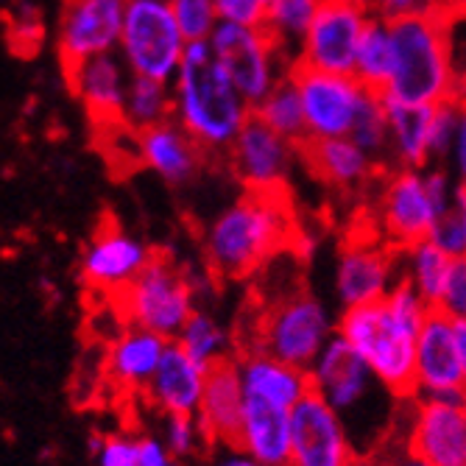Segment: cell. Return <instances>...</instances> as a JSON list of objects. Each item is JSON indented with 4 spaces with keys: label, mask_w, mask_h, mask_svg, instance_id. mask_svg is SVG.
<instances>
[{
    "label": "cell",
    "mask_w": 466,
    "mask_h": 466,
    "mask_svg": "<svg viewBox=\"0 0 466 466\" xmlns=\"http://www.w3.org/2000/svg\"><path fill=\"white\" fill-rule=\"evenodd\" d=\"M201 251L207 274L218 282L248 279L288 251L308 258V232L288 179L243 187V196L204 232Z\"/></svg>",
    "instance_id": "obj_1"
},
{
    "label": "cell",
    "mask_w": 466,
    "mask_h": 466,
    "mask_svg": "<svg viewBox=\"0 0 466 466\" xmlns=\"http://www.w3.org/2000/svg\"><path fill=\"white\" fill-rule=\"evenodd\" d=\"M308 374L313 391L341 416L360 461L374 458L397 439L410 397L394 394L344 338L335 335Z\"/></svg>",
    "instance_id": "obj_2"
},
{
    "label": "cell",
    "mask_w": 466,
    "mask_h": 466,
    "mask_svg": "<svg viewBox=\"0 0 466 466\" xmlns=\"http://www.w3.org/2000/svg\"><path fill=\"white\" fill-rule=\"evenodd\" d=\"M431 310L433 308L400 279L386 299L344 310L338 319V338H344L394 394L408 400L413 397L419 335Z\"/></svg>",
    "instance_id": "obj_3"
},
{
    "label": "cell",
    "mask_w": 466,
    "mask_h": 466,
    "mask_svg": "<svg viewBox=\"0 0 466 466\" xmlns=\"http://www.w3.org/2000/svg\"><path fill=\"white\" fill-rule=\"evenodd\" d=\"M251 302V332L238 341V352L260 350L310 371L338 335V321L329 319L324 305L305 288L296 271L279 274V285L254 288Z\"/></svg>",
    "instance_id": "obj_4"
},
{
    "label": "cell",
    "mask_w": 466,
    "mask_h": 466,
    "mask_svg": "<svg viewBox=\"0 0 466 466\" xmlns=\"http://www.w3.org/2000/svg\"><path fill=\"white\" fill-rule=\"evenodd\" d=\"M179 120L209 157V171H227V154L246 123L251 104L235 87L209 42H187L177 93Z\"/></svg>",
    "instance_id": "obj_5"
},
{
    "label": "cell",
    "mask_w": 466,
    "mask_h": 466,
    "mask_svg": "<svg viewBox=\"0 0 466 466\" xmlns=\"http://www.w3.org/2000/svg\"><path fill=\"white\" fill-rule=\"evenodd\" d=\"M391 31L397 70L386 98L408 106L458 104V73L452 67V25L439 0L425 12L386 23Z\"/></svg>",
    "instance_id": "obj_6"
},
{
    "label": "cell",
    "mask_w": 466,
    "mask_h": 466,
    "mask_svg": "<svg viewBox=\"0 0 466 466\" xmlns=\"http://www.w3.org/2000/svg\"><path fill=\"white\" fill-rule=\"evenodd\" d=\"M106 302L126 324L154 329L167 341H177L196 310V279L187 268L177 266L174 254L157 248L140 277Z\"/></svg>",
    "instance_id": "obj_7"
},
{
    "label": "cell",
    "mask_w": 466,
    "mask_h": 466,
    "mask_svg": "<svg viewBox=\"0 0 466 466\" xmlns=\"http://www.w3.org/2000/svg\"><path fill=\"white\" fill-rule=\"evenodd\" d=\"M450 201L452 198L447 193L444 174H431L428 179H421L416 171L405 167L386 179L371 207L386 243L402 254L421 240H431L433 227Z\"/></svg>",
    "instance_id": "obj_8"
},
{
    "label": "cell",
    "mask_w": 466,
    "mask_h": 466,
    "mask_svg": "<svg viewBox=\"0 0 466 466\" xmlns=\"http://www.w3.org/2000/svg\"><path fill=\"white\" fill-rule=\"evenodd\" d=\"M305 171L338 201H366L371 190H380L397 167L371 162L355 140L344 137H305L293 146Z\"/></svg>",
    "instance_id": "obj_9"
},
{
    "label": "cell",
    "mask_w": 466,
    "mask_h": 466,
    "mask_svg": "<svg viewBox=\"0 0 466 466\" xmlns=\"http://www.w3.org/2000/svg\"><path fill=\"white\" fill-rule=\"evenodd\" d=\"M126 0H62L59 12V65L70 96L93 56L106 54L112 42L123 36Z\"/></svg>",
    "instance_id": "obj_10"
},
{
    "label": "cell",
    "mask_w": 466,
    "mask_h": 466,
    "mask_svg": "<svg viewBox=\"0 0 466 466\" xmlns=\"http://www.w3.org/2000/svg\"><path fill=\"white\" fill-rule=\"evenodd\" d=\"M397 439L421 466H466V421L461 400L410 397Z\"/></svg>",
    "instance_id": "obj_11"
},
{
    "label": "cell",
    "mask_w": 466,
    "mask_h": 466,
    "mask_svg": "<svg viewBox=\"0 0 466 466\" xmlns=\"http://www.w3.org/2000/svg\"><path fill=\"white\" fill-rule=\"evenodd\" d=\"M154 251L157 246H146L137 238L126 235L112 209H104L93 229V238L81 251V282L109 299V296H115L140 277V271L151 263Z\"/></svg>",
    "instance_id": "obj_12"
},
{
    "label": "cell",
    "mask_w": 466,
    "mask_h": 466,
    "mask_svg": "<svg viewBox=\"0 0 466 466\" xmlns=\"http://www.w3.org/2000/svg\"><path fill=\"white\" fill-rule=\"evenodd\" d=\"M182 25L159 0H132L123 23V48L137 76L165 81L182 62Z\"/></svg>",
    "instance_id": "obj_13"
},
{
    "label": "cell",
    "mask_w": 466,
    "mask_h": 466,
    "mask_svg": "<svg viewBox=\"0 0 466 466\" xmlns=\"http://www.w3.org/2000/svg\"><path fill=\"white\" fill-rule=\"evenodd\" d=\"M213 48L243 98L251 106H260L274 90L271 59L285 48L282 34L268 23L258 28L224 23L213 34Z\"/></svg>",
    "instance_id": "obj_14"
},
{
    "label": "cell",
    "mask_w": 466,
    "mask_h": 466,
    "mask_svg": "<svg viewBox=\"0 0 466 466\" xmlns=\"http://www.w3.org/2000/svg\"><path fill=\"white\" fill-rule=\"evenodd\" d=\"M290 81L299 87L308 129L316 137H344L352 135V126L363 101V84L355 76H338L313 70L302 62H290Z\"/></svg>",
    "instance_id": "obj_15"
},
{
    "label": "cell",
    "mask_w": 466,
    "mask_h": 466,
    "mask_svg": "<svg viewBox=\"0 0 466 466\" xmlns=\"http://www.w3.org/2000/svg\"><path fill=\"white\" fill-rule=\"evenodd\" d=\"M360 455L338 416L316 391L290 413V466H358Z\"/></svg>",
    "instance_id": "obj_16"
},
{
    "label": "cell",
    "mask_w": 466,
    "mask_h": 466,
    "mask_svg": "<svg viewBox=\"0 0 466 466\" xmlns=\"http://www.w3.org/2000/svg\"><path fill=\"white\" fill-rule=\"evenodd\" d=\"M466 394V374L458 358L455 321L439 308L431 310L416 347L413 397L419 400H461Z\"/></svg>",
    "instance_id": "obj_17"
},
{
    "label": "cell",
    "mask_w": 466,
    "mask_h": 466,
    "mask_svg": "<svg viewBox=\"0 0 466 466\" xmlns=\"http://www.w3.org/2000/svg\"><path fill=\"white\" fill-rule=\"evenodd\" d=\"M363 25L366 17L360 9L344 4V0H324L313 17V25L305 36V48L296 62L324 73L355 76L358 42Z\"/></svg>",
    "instance_id": "obj_18"
},
{
    "label": "cell",
    "mask_w": 466,
    "mask_h": 466,
    "mask_svg": "<svg viewBox=\"0 0 466 466\" xmlns=\"http://www.w3.org/2000/svg\"><path fill=\"white\" fill-rule=\"evenodd\" d=\"M290 154L293 146L251 106L227 154V174H232L243 187L282 182L288 177Z\"/></svg>",
    "instance_id": "obj_19"
},
{
    "label": "cell",
    "mask_w": 466,
    "mask_h": 466,
    "mask_svg": "<svg viewBox=\"0 0 466 466\" xmlns=\"http://www.w3.org/2000/svg\"><path fill=\"white\" fill-rule=\"evenodd\" d=\"M207 366L190 358L177 341H171L140 397L157 416H196L207 389Z\"/></svg>",
    "instance_id": "obj_20"
},
{
    "label": "cell",
    "mask_w": 466,
    "mask_h": 466,
    "mask_svg": "<svg viewBox=\"0 0 466 466\" xmlns=\"http://www.w3.org/2000/svg\"><path fill=\"white\" fill-rule=\"evenodd\" d=\"M167 338H162L154 329L126 324L106 350V374L115 386L123 391H135L143 394L146 386L151 383L154 371L159 369L165 350H167Z\"/></svg>",
    "instance_id": "obj_21"
},
{
    "label": "cell",
    "mask_w": 466,
    "mask_h": 466,
    "mask_svg": "<svg viewBox=\"0 0 466 466\" xmlns=\"http://www.w3.org/2000/svg\"><path fill=\"white\" fill-rule=\"evenodd\" d=\"M235 366L246 397H260L282 408H296L310 391V374L299 366H290L268 352L243 350L235 355Z\"/></svg>",
    "instance_id": "obj_22"
},
{
    "label": "cell",
    "mask_w": 466,
    "mask_h": 466,
    "mask_svg": "<svg viewBox=\"0 0 466 466\" xmlns=\"http://www.w3.org/2000/svg\"><path fill=\"white\" fill-rule=\"evenodd\" d=\"M143 148L146 162L162 174L167 182H187L198 171H209V157L201 148V143L185 129L179 117H171L157 126H146L143 129Z\"/></svg>",
    "instance_id": "obj_23"
},
{
    "label": "cell",
    "mask_w": 466,
    "mask_h": 466,
    "mask_svg": "<svg viewBox=\"0 0 466 466\" xmlns=\"http://www.w3.org/2000/svg\"><path fill=\"white\" fill-rule=\"evenodd\" d=\"M290 408L246 397L238 431V447L251 452L263 466H290Z\"/></svg>",
    "instance_id": "obj_24"
},
{
    "label": "cell",
    "mask_w": 466,
    "mask_h": 466,
    "mask_svg": "<svg viewBox=\"0 0 466 466\" xmlns=\"http://www.w3.org/2000/svg\"><path fill=\"white\" fill-rule=\"evenodd\" d=\"M246 391L235 360L213 366L207 374V389L198 405V421L213 444H235L243 419Z\"/></svg>",
    "instance_id": "obj_25"
},
{
    "label": "cell",
    "mask_w": 466,
    "mask_h": 466,
    "mask_svg": "<svg viewBox=\"0 0 466 466\" xmlns=\"http://www.w3.org/2000/svg\"><path fill=\"white\" fill-rule=\"evenodd\" d=\"M76 98H81V104H84L87 129H98V126H112V123L129 120L126 98L120 90V70L109 54H98L84 65Z\"/></svg>",
    "instance_id": "obj_26"
},
{
    "label": "cell",
    "mask_w": 466,
    "mask_h": 466,
    "mask_svg": "<svg viewBox=\"0 0 466 466\" xmlns=\"http://www.w3.org/2000/svg\"><path fill=\"white\" fill-rule=\"evenodd\" d=\"M96 466H187L179 461L159 433L120 431L90 439Z\"/></svg>",
    "instance_id": "obj_27"
},
{
    "label": "cell",
    "mask_w": 466,
    "mask_h": 466,
    "mask_svg": "<svg viewBox=\"0 0 466 466\" xmlns=\"http://www.w3.org/2000/svg\"><path fill=\"white\" fill-rule=\"evenodd\" d=\"M383 101H386L389 123L397 135L400 159L410 167H421L433 157L436 120H439L441 104H436V106H408V104H400L394 98H383Z\"/></svg>",
    "instance_id": "obj_28"
},
{
    "label": "cell",
    "mask_w": 466,
    "mask_h": 466,
    "mask_svg": "<svg viewBox=\"0 0 466 466\" xmlns=\"http://www.w3.org/2000/svg\"><path fill=\"white\" fill-rule=\"evenodd\" d=\"M90 148L104 159L106 171L115 182L132 179L135 174L148 167L146 148H143V129L132 120L90 129Z\"/></svg>",
    "instance_id": "obj_29"
},
{
    "label": "cell",
    "mask_w": 466,
    "mask_h": 466,
    "mask_svg": "<svg viewBox=\"0 0 466 466\" xmlns=\"http://www.w3.org/2000/svg\"><path fill=\"white\" fill-rule=\"evenodd\" d=\"M394 70H397V54L386 20H366L358 42L355 78L371 96L386 98L394 81Z\"/></svg>",
    "instance_id": "obj_30"
},
{
    "label": "cell",
    "mask_w": 466,
    "mask_h": 466,
    "mask_svg": "<svg viewBox=\"0 0 466 466\" xmlns=\"http://www.w3.org/2000/svg\"><path fill=\"white\" fill-rule=\"evenodd\" d=\"M452 260L455 258H450L439 243L421 240L419 246L400 254V279H405L431 308H439L447 290Z\"/></svg>",
    "instance_id": "obj_31"
},
{
    "label": "cell",
    "mask_w": 466,
    "mask_h": 466,
    "mask_svg": "<svg viewBox=\"0 0 466 466\" xmlns=\"http://www.w3.org/2000/svg\"><path fill=\"white\" fill-rule=\"evenodd\" d=\"M177 344L207 369L235 360L238 355V335H232L213 313L198 310V308L193 310V316L177 335Z\"/></svg>",
    "instance_id": "obj_32"
},
{
    "label": "cell",
    "mask_w": 466,
    "mask_h": 466,
    "mask_svg": "<svg viewBox=\"0 0 466 466\" xmlns=\"http://www.w3.org/2000/svg\"><path fill=\"white\" fill-rule=\"evenodd\" d=\"M254 109H258L290 146H296V143H302L305 137H310L299 87H296V84L290 81L288 73L274 84V90L268 93V98L260 106H254Z\"/></svg>",
    "instance_id": "obj_33"
},
{
    "label": "cell",
    "mask_w": 466,
    "mask_h": 466,
    "mask_svg": "<svg viewBox=\"0 0 466 466\" xmlns=\"http://www.w3.org/2000/svg\"><path fill=\"white\" fill-rule=\"evenodd\" d=\"M126 112H129V120L135 126L146 129V126H157V123L177 117L179 106L174 98H167L162 81H154V78L135 73L129 96H126Z\"/></svg>",
    "instance_id": "obj_34"
},
{
    "label": "cell",
    "mask_w": 466,
    "mask_h": 466,
    "mask_svg": "<svg viewBox=\"0 0 466 466\" xmlns=\"http://www.w3.org/2000/svg\"><path fill=\"white\" fill-rule=\"evenodd\" d=\"M4 28L9 51L17 59H34L46 39V25H42V12L25 0H12L4 12Z\"/></svg>",
    "instance_id": "obj_35"
},
{
    "label": "cell",
    "mask_w": 466,
    "mask_h": 466,
    "mask_svg": "<svg viewBox=\"0 0 466 466\" xmlns=\"http://www.w3.org/2000/svg\"><path fill=\"white\" fill-rule=\"evenodd\" d=\"M159 419H162L159 436L179 461L190 463L213 450V441H209L207 431L201 428L198 416H159Z\"/></svg>",
    "instance_id": "obj_36"
},
{
    "label": "cell",
    "mask_w": 466,
    "mask_h": 466,
    "mask_svg": "<svg viewBox=\"0 0 466 466\" xmlns=\"http://www.w3.org/2000/svg\"><path fill=\"white\" fill-rule=\"evenodd\" d=\"M433 243H439L450 258H466V193L458 187L450 207L439 216L433 235Z\"/></svg>",
    "instance_id": "obj_37"
},
{
    "label": "cell",
    "mask_w": 466,
    "mask_h": 466,
    "mask_svg": "<svg viewBox=\"0 0 466 466\" xmlns=\"http://www.w3.org/2000/svg\"><path fill=\"white\" fill-rule=\"evenodd\" d=\"M321 4L324 0H268V25H274L282 39L308 36Z\"/></svg>",
    "instance_id": "obj_38"
},
{
    "label": "cell",
    "mask_w": 466,
    "mask_h": 466,
    "mask_svg": "<svg viewBox=\"0 0 466 466\" xmlns=\"http://www.w3.org/2000/svg\"><path fill=\"white\" fill-rule=\"evenodd\" d=\"M216 15L224 23L258 28L268 23V0H216Z\"/></svg>",
    "instance_id": "obj_39"
},
{
    "label": "cell",
    "mask_w": 466,
    "mask_h": 466,
    "mask_svg": "<svg viewBox=\"0 0 466 466\" xmlns=\"http://www.w3.org/2000/svg\"><path fill=\"white\" fill-rule=\"evenodd\" d=\"M439 310L452 321H466V258L452 260V271L447 279V290L439 302Z\"/></svg>",
    "instance_id": "obj_40"
},
{
    "label": "cell",
    "mask_w": 466,
    "mask_h": 466,
    "mask_svg": "<svg viewBox=\"0 0 466 466\" xmlns=\"http://www.w3.org/2000/svg\"><path fill=\"white\" fill-rule=\"evenodd\" d=\"M207 466H263V463L238 444H213V450L207 452Z\"/></svg>",
    "instance_id": "obj_41"
},
{
    "label": "cell",
    "mask_w": 466,
    "mask_h": 466,
    "mask_svg": "<svg viewBox=\"0 0 466 466\" xmlns=\"http://www.w3.org/2000/svg\"><path fill=\"white\" fill-rule=\"evenodd\" d=\"M431 6V0H377L374 9L380 15V20H397V17H408L416 12H425Z\"/></svg>",
    "instance_id": "obj_42"
},
{
    "label": "cell",
    "mask_w": 466,
    "mask_h": 466,
    "mask_svg": "<svg viewBox=\"0 0 466 466\" xmlns=\"http://www.w3.org/2000/svg\"><path fill=\"white\" fill-rule=\"evenodd\" d=\"M455 344H458V358L466 374V321H455Z\"/></svg>",
    "instance_id": "obj_43"
},
{
    "label": "cell",
    "mask_w": 466,
    "mask_h": 466,
    "mask_svg": "<svg viewBox=\"0 0 466 466\" xmlns=\"http://www.w3.org/2000/svg\"><path fill=\"white\" fill-rule=\"evenodd\" d=\"M444 6V12L458 23V20H466V0H439Z\"/></svg>",
    "instance_id": "obj_44"
},
{
    "label": "cell",
    "mask_w": 466,
    "mask_h": 466,
    "mask_svg": "<svg viewBox=\"0 0 466 466\" xmlns=\"http://www.w3.org/2000/svg\"><path fill=\"white\" fill-rule=\"evenodd\" d=\"M458 106L466 109V70L458 73Z\"/></svg>",
    "instance_id": "obj_45"
},
{
    "label": "cell",
    "mask_w": 466,
    "mask_h": 466,
    "mask_svg": "<svg viewBox=\"0 0 466 466\" xmlns=\"http://www.w3.org/2000/svg\"><path fill=\"white\" fill-rule=\"evenodd\" d=\"M391 466H421V463H419L416 458H410V455L400 447V461H397V463H391Z\"/></svg>",
    "instance_id": "obj_46"
},
{
    "label": "cell",
    "mask_w": 466,
    "mask_h": 466,
    "mask_svg": "<svg viewBox=\"0 0 466 466\" xmlns=\"http://www.w3.org/2000/svg\"><path fill=\"white\" fill-rule=\"evenodd\" d=\"M344 4H350V6H355V9H360V12H366V9H374L377 0H344Z\"/></svg>",
    "instance_id": "obj_47"
},
{
    "label": "cell",
    "mask_w": 466,
    "mask_h": 466,
    "mask_svg": "<svg viewBox=\"0 0 466 466\" xmlns=\"http://www.w3.org/2000/svg\"><path fill=\"white\" fill-rule=\"evenodd\" d=\"M461 408H463V421H466V394L461 397Z\"/></svg>",
    "instance_id": "obj_48"
},
{
    "label": "cell",
    "mask_w": 466,
    "mask_h": 466,
    "mask_svg": "<svg viewBox=\"0 0 466 466\" xmlns=\"http://www.w3.org/2000/svg\"><path fill=\"white\" fill-rule=\"evenodd\" d=\"M458 187H461V190L466 193V174H463V179H461V185H458Z\"/></svg>",
    "instance_id": "obj_49"
}]
</instances>
